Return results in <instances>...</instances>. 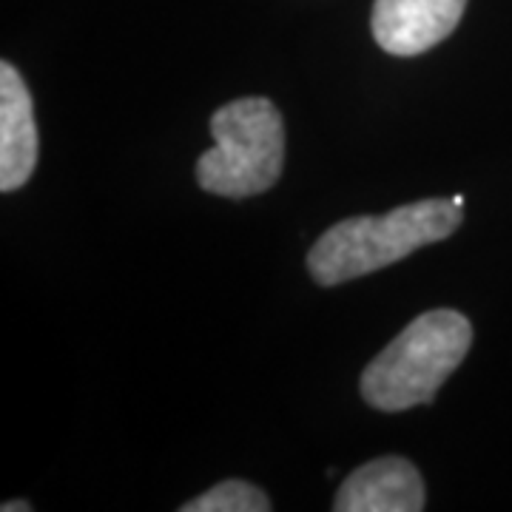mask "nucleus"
<instances>
[{"label":"nucleus","mask_w":512,"mask_h":512,"mask_svg":"<svg viewBox=\"0 0 512 512\" xmlns=\"http://www.w3.org/2000/svg\"><path fill=\"white\" fill-rule=\"evenodd\" d=\"M461 208L453 200H421L399 205L382 217H350L330 225L308 251V271L325 285L382 271L424 245L456 234Z\"/></svg>","instance_id":"1"},{"label":"nucleus","mask_w":512,"mask_h":512,"mask_svg":"<svg viewBox=\"0 0 512 512\" xmlns=\"http://www.w3.org/2000/svg\"><path fill=\"white\" fill-rule=\"evenodd\" d=\"M424 481L419 467L402 456H384L367 461L339 487L336 512H421Z\"/></svg>","instance_id":"5"},{"label":"nucleus","mask_w":512,"mask_h":512,"mask_svg":"<svg viewBox=\"0 0 512 512\" xmlns=\"http://www.w3.org/2000/svg\"><path fill=\"white\" fill-rule=\"evenodd\" d=\"M0 510L3 512H32V504H26V501H6Z\"/></svg>","instance_id":"8"},{"label":"nucleus","mask_w":512,"mask_h":512,"mask_svg":"<svg viewBox=\"0 0 512 512\" xmlns=\"http://www.w3.org/2000/svg\"><path fill=\"white\" fill-rule=\"evenodd\" d=\"M37 165L32 94L12 63H0V191H18Z\"/></svg>","instance_id":"6"},{"label":"nucleus","mask_w":512,"mask_h":512,"mask_svg":"<svg viewBox=\"0 0 512 512\" xmlns=\"http://www.w3.org/2000/svg\"><path fill=\"white\" fill-rule=\"evenodd\" d=\"M467 0H376L373 37L384 52L413 57L453 35Z\"/></svg>","instance_id":"4"},{"label":"nucleus","mask_w":512,"mask_h":512,"mask_svg":"<svg viewBox=\"0 0 512 512\" xmlns=\"http://www.w3.org/2000/svg\"><path fill=\"white\" fill-rule=\"evenodd\" d=\"M473 345V325L458 311H427L416 316L365 367L362 396L382 413H399L436 399L439 387Z\"/></svg>","instance_id":"2"},{"label":"nucleus","mask_w":512,"mask_h":512,"mask_svg":"<svg viewBox=\"0 0 512 512\" xmlns=\"http://www.w3.org/2000/svg\"><path fill=\"white\" fill-rule=\"evenodd\" d=\"M211 134L217 146L197 160L202 191L245 200L274 188L285 165V123L265 97H242L214 111Z\"/></svg>","instance_id":"3"},{"label":"nucleus","mask_w":512,"mask_h":512,"mask_svg":"<svg viewBox=\"0 0 512 512\" xmlns=\"http://www.w3.org/2000/svg\"><path fill=\"white\" fill-rule=\"evenodd\" d=\"M271 501L259 487L242 481V478H228L208 493L197 495L180 507V512H268Z\"/></svg>","instance_id":"7"}]
</instances>
